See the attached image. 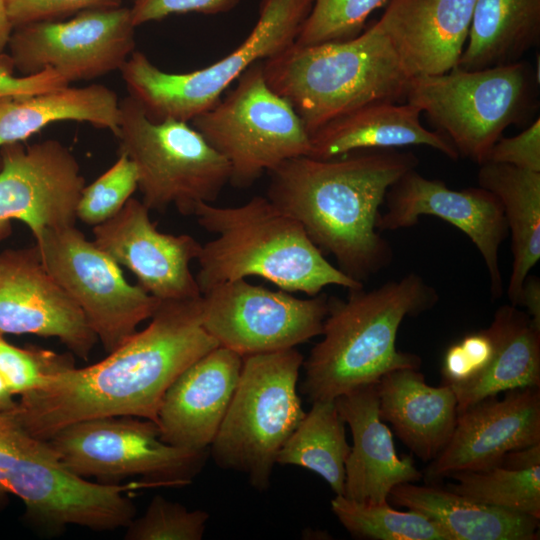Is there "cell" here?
I'll list each match as a JSON object with an SVG mask.
<instances>
[{"label": "cell", "mask_w": 540, "mask_h": 540, "mask_svg": "<svg viewBox=\"0 0 540 540\" xmlns=\"http://www.w3.org/2000/svg\"><path fill=\"white\" fill-rule=\"evenodd\" d=\"M201 297L160 301L148 326L106 358L46 377L6 413L42 440L73 423L100 417L131 416L156 423L170 385L219 346L202 325Z\"/></svg>", "instance_id": "obj_1"}, {"label": "cell", "mask_w": 540, "mask_h": 540, "mask_svg": "<svg viewBox=\"0 0 540 540\" xmlns=\"http://www.w3.org/2000/svg\"><path fill=\"white\" fill-rule=\"evenodd\" d=\"M412 152L355 151L337 158H290L268 174L266 197L295 218L337 268L364 284L389 266L390 243L377 229L389 188L416 169Z\"/></svg>", "instance_id": "obj_2"}, {"label": "cell", "mask_w": 540, "mask_h": 540, "mask_svg": "<svg viewBox=\"0 0 540 540\" xmlns=\"http://www.w3.org/2000/svg\"><path fill=\"white\" fill-rule=\"evenodd\" d=\"M349 293L345 300L329 298L322 339L303 362L301 392L311 403L335 400L393 370L421 366L418 355L396 348V337L406 317L436 305V289L411 272L372 290Z\"/></svg>", "instance_id": "obj_3"}, {"label": "cell", "mask_w": 540, "mask_h": 540, "mask_svg": "<svg viewBox=\"0 0 540 540\" xmlns=\"http://www.w3.org/2000/svg\"><path fill=\"white\" fill-rule=\"evenodd\" d=\"M193 215L205 231L216 235L201 245L196 259L195 277L202 294L220 283L250 276L309 296L330 285L364 287L332 265L302 225L266 196L229 207L199 203Z\"/></svg>", "instance_id": "obj_4"}, {"label": "cell", "mask_w": 540, "mask_h": 540, "mask_svg": "<svg viewBox=\"0 0 540 540\" xmlns=\"http://www.w3.org/2000/svg\"><path fill=\"white\" fill-rule=\"evenodd\" d=\"M262 64L268 85L289 101L309 135L364 104L405 99L411 79L375 23L348 40L293 44Z\"/></svg>", "instance_id": "obj_5"}, {"label": "cell", "mask_w": 540, "mask_h": 540, "mask_svg": "<svg viewBox=\"0 0 540 540\" xmlns=\"http://www.w3.org/2000/svg\"><path fill=\"white\" fill-rule=\"evenodd\" d=\"M152 488L146 481L104 484L70 472L48 440L0 413V501L12 494L27 517L45 528L77 525L96 531L126 528L135 518L127 493Z\"/></svg>", "instance_id": "obj_6"}, {"label": "cell", "mask_w": 540, "mask_h": 540, "mask_svg": "<svg viewBox=\"0 0 540 540\" xmlns=\"http://www.w3.org/2000/svg\"><path fill=\"white\" fill-rule=\"evenodd\" d=\"M304 357L296 349L243 357L232 400L209 451L217 466L270 487L276 457L305 415L297 393Z\"/></svg>", "instance_id": "obj_7"}, {"label": "cell", "mask_w": 540, "mask_h": 540, "mask_svg": "<svg viewBox=\"0 0 540 540\" xmlns=\"http://www.w3.org/2000/svg\"><path fill=\"white\" fill-rule=\"evenodd\" d=\"M314 0H261L259 16L247 38L222 59L188 73L159 69L134 51L120 69L128 95L153 122H190L215 106L231 84L252 65L291 47Z\"/></svg>", "instance_id": "obj_8"}, {"label": "cell", "mask_w": 540, "mask_h": 540, "mask_svg": "<svg viewBox=\"0 0 540 540\" xmlns=\"http://www.w3.org/2000/svg\"><path fill=\"white\" fill-rule=\"evenodd\" d=\"M536 78L523 61L479 70L455 66L413 77L406 102L425 113L459 157L483 164L504 130L531 114Z\"/></svg>", "instance_id": "obj_9"}, {"label": "cell", "mask_w": 540, "mask_h": 540, "mask_svg": "<svg viewBox=\"0 0 540 540\" xmlns=\"http://www.w3.org/2000/svg\"><path fill=\"white\" fill-rule=\"evenodd\" d=\"M119 106V153L134 163L149 210L174 206L182 215H193L199 203L217 199L229 184L230 166L190 122H153L129 95Z\"/></svg>", "instance_id": "obj_10"}, {"label": "cell", "mask_w": 540, "mask_h": 540, "mask_svg": "<svg viewBox=\"0 0 540 540\" xmlns=\"http://www.w3.org/2000/svg\"><path fill=\"white\" fill-rule=\"evenodd\" d=\"M262 62L249 67L215 106L190 121L226 159L229 184L236 188L250 187L282 162L310 151L304 123L268 85Z\"/></svg>", "instance_id": "obj_11"}, {"label": "cell", "mask_w": 540, "mask_h": 540, "mask_svg": "<svg viewBox=\"0 0 540 540\" xmlns=\"http://www.w3.org/2000/svg\"><path fill=\"white\" fill-rule=\"evenodd\" d=\"M48 441L70 472L104 484L140 476L153 487L186 486L210 455L209 449L170 445L160 438L155 422L131 416L73 423Z\"/></svg>", "instance_id": "obj_12"}, {"label": "cell", "mask_w": 540, "mask_h": 540, "mask_svg": "<svg viewBox=\"0 0 540 540\" xmlns=\"http://www.w3.org/2000/svg\"><path fill=\"white\" fill-rule=\"evenodd\" d=\"M35 241L44 267L81 309L108 353L158 307L160 300L131 285L120 265L75 226L46 229Z\"/></svg>", "instance_id": "obj_13"}, {"label": "cell", "mask_w": 540, "mask_h": 540, "mask_svg": "<svg viewBox=\"0 0 540 540\" xmlns=\"http://www.w3.org/2000/svg\"><path fill=\"white\" fill-rule=\"evenodd\" d=\"M329 297L299 298L237 279L202 294L201 321L219 346L242 357L295 348L321 335Z\"/></svg>", "instance_id": "obj_14"}, {"label": "cell", "mask_w": 540, "mask_h": 540, "mask_svg": "<svg viewBox=\"0 0 540 540\" xmlns=\"http://www.w3.org/2000/svg\"><path fill=\"white\" fill-rule=\"evenodd\" d=\"M130 8L84 10L66 21H39L13 29L7 50L22 75L52 69L69 83L120 70L135 51Z\"/></svg>", "instance_id": "obj_15"}, {"label": "cell", "mask_w": 540, "mask_h": 540, "mask_svg": "<svg viewBox=\"0 0 540 540\" xmlns=\"http://www.w3.org/2000/svg\"><path fill=\"white\" fill-rule=\"evenodd\" d=\"M0 155V239L11 219L26 224L35 239L49 228L75 226L85 179L68 147L55 139L20 142L2 146Z\"/></svg>", "instance_id": "obj_16"}, {"label": "cell", "mask_w": 540, "mask_h": 540, "mask_svg": "<svg viewBox=\"0 0 540 540\" xmlns=\"http://www.w3.org/2000/svg\"><path fill=\"white\" fill-rule=\"evenodd\" d=\"M386 212L377 229L394 231L418 223L421 216H436L465 233L481 254L494 299L503 294L499 249L509 236L502 205L482 187L454 190L441 180L429 179L412 169L388 190Z\"/></svg>", "instance_id": "obj_17"}, {"label": "cell", "mask_w": 540, "mask_h": 540, "mask_svg": "<svg viewBox=\"0 0 540 540\" xmlns=\"http://www.w3.org/2000/svg\"><path fill=\"white\" fill-rule=\"evenodd\" d=\"M55 337L86 359L97 336L85 315L44 267L36 246L0 254V336Z\"/></svg>", "instance_id": "obj_18"}, {"label": "cell", "mask_w": 540, "mask_h": 540, "mask_svg": "<svg viewBox=\"0 0 540 540\" xmlns=\"http://www.w3.org/2000/svg\"><path fill=\"white\" fill-rule=\"evenodd\" d=\"M149 211L131 197L114 217L93 227V242L158 300L200 297L190 264L202 244L191 235L160 232Z\"/></svg>", "instance_id": "obj_19"}, {"label": "cell", "mask_w": 540, "mask_h": 540, "mask_svg": "<svg viewBox=\"0 0 540 540\" xmlns=\"http://www.w3.org/2000/svg\"><path fill=\"white\" fill-rule=\"evenodd\" d=\"M540 443V389L507 391L488 397L457 416L453 434L432 460L426 476L432 481L460 471L497 465L507 453Z\"/></svg>", "instance_id": "obj_20"}, {"label": "cell", "mask_w": 540, "mask_h": 540, "mask_svg": "<svg viewBox=\"0 0 540 540\" xmlns=\"http://www.w3.org/2000/svg\"><path fill=\"white\" fill-rule=\"evenodd\" d=\"M243 357L218 346L187 367L161 403L160 438L173 446L209 449L235 392Z\"/></svg>", "instance_id": "obj_21"}, {"label": "cell", "mask_w": 540, "mask_h": 540, "mask_svg": "<svg viewBox=\"0 0 540 540\" xmlns=\"http://www.w3.org/2000/svg\"><path fill=\"white\" fill-rule=\"evenodd\" d=\"M476 0H388L375 22L410 78L457 66Z\"/></svg>", "instance_id": "obj_22"}, {"label": "cell", "mask_w": 540, "mask_h": 540, "mask_svg": "<svg viewBox=\"0 0 540 540\" xmlns=\"http://www.w3.org/2000/svg\"><path fill=\"white\" fill-rule=\"evenodd\" d=\"M334 401L353 438L342 496L362 503H386L393 487L423 477L411 456L400 458L396 453L391 431L379 416L377 383L360 386Z\"/></svg>", "instance_id": "obj_23"}, {"label": "cell", "mask_w": 540, "mask_h": 540, "mask_svg": "<svg viewBox=\"0 0 540 540\" xmlns=\"http://www.w3.org/2000/svg\"><path fill=\"white\" fill-rule=\"evenodd\" d=\"M421 112L410 103L373 101L326 123L310 135L308 156L337 158L355 151L428 146L451 160L459 155L440 132L425 128Z\"/></svg>", "instance_id": "obj_24"}, {"label": "cell", "mask_w": 540, "mask_h": 540, "mask_svg": "<svg viewBox=\"0 0 540 540\" xmlns=\"http://www.w3.org/2000/svg\"><path fill=\"white\" fill-rule=\"evenodd\" d=\"M379 416L422 461L434 460L450 440L457 399L449 385L433 387L413 368L393 370L377 382Z\"/></svg>", "instance_id": "obj_25"}, {"label": "cell", "mask_w": 540, "mask_h": 540, "mask_svg": "<svg viewBox=\"0 0 540 540\" xmlns=\"http://www.w3.org/2000/svg\"><path fill=\"white\" fill-rule=\"evenodd\" d=\"M389 497L398 506L423 514L442 526L452 540H536L539 519L474 502L446 487L402 483Z\"/></svg>", "instance_id": "obj_26"}, {"label": "cell", "mask_w": 540, "mask_h": 540, "mask_svg": "<svg viewBox=\"0 0 540 540\" xmlns=\"http://www.w3.org/2000/svg\"><path fill=\"white\" fill-rule=\"evenodd\" d=\"M119 103L117 94L101 84L67 85L29 96L0 97V147L20 143L59 121L89 123L116 137Z\"/></svg>", "instance_id": "obj_27"}, {"label": "cell", "mask_w": 540, "mask_h": 540, "mask_svg": "<svg viewBox=\"0 0 540 540\" xmlns=\"http://www.w3.org/2000/svg\"><path fill=\"white\" fill-rule=\"evenodd\" d=\"M495 342L487 367L468 383L451 386L458 414L501 392L540 387V328L517 306L499 307L488 327Z\"/></svg>", "instance_id": "obj_28"}, {"label": "cell", "mask_w": 540, "mask_h": 540, "mask_svg": "<svg viewBox=\"0 0 540 540\" xmlns=\"http://www.w3.org/2000/svg\"><path fill=\"white\" fill-rule=\"evenodd\" d=\"M477 178L503 208L513 256L507 296L517 306L524 280L540 259V172L484 162Z\"/></svg>", "instance_id": "obj_29"}, {"label": "cell", "mask_w": 540, "mask_h": 540, "mask_svg": "<svg viewBox=\"0 0 540 540\" xmlns=\"http://www.w3.org/2000/svg\"><path fill=\"white\" fill-rule=\"evenodd\" d=\"M540 41V0H476L457 66L479 70L521 61Z\"/></svg>", "instance_id": "obj_30"}, {"label": "cell", "mask_w": 540, "mask_h": 540, "mask_svg": "<svg viewBox=\"0 0 540 540\" xmlns=\"http://www.w3.org/2000/svg\"><path fill=\"white\" fill-rule=\"evenodd\" d=\"M350 450L335 401H315L279 450L276 464L306 468L321 476L335 495H343Z\"/></svg>", "instance_id": "obj_31"}, {"label": "cell", "mask_w": 540, "mask_h": 540, "mask_svg": "<svg viewBox=\"0 0 540 540\" xmlns=\"http://www.w3.org/2000/svg\"><path fill=\"white\" fill-rule=\"evenodd\" d=\"M331 509L343 527L357 539L452 540L438 523L418 512H402L386 503H362L336 495Z\"/></svg>", "instance_id": "obj_32"}, {"label": "cell", "mask_w": 540, "mask_h": 540, "mask_svg": "<svg viewBox=\"0 0 540 540\" xmlns=\"http://www.w3.org/2000/svg\"><path fill=\"white\" fill-rule=\"evenodd\" d=\"M446 488L474 502L523 513L540 520V465L511 469L499 465L460 471Z\"/></svg>", "instance_id": "obj_33"}, {"label": "cell", "mask_w": 540, "mask_h": 540, "mask_svg": "<svg viewBox=\"0 0 540 540\" xmlns=\"http://www.w3.org/2000/svg\"><path fill=\"white\" fill-rule=\"evenodd\" d=\"M388 0H314L296 46L344 41L359 35L369 15Z\"/></svg>", "instance_id": "obj_34"}, {"label": "cell", "mask_w": 540, "mask_h": 540, "mask_svg": "<svg viewBox=\"0 0 540 540\" xmlns=\"http://www.w3.org/2000/svg\"><path fill=\"white\" fill-rule=\"evenodd\" d=\"M208 512L188 510L184 505L156 495L144 514L126 527V540H200L209 520Z\"/></svg>", "instance_id": "obj_35"}, {"label": "cell", "mask_w": 540, "mask_h": 540, "mask_svg": "<svg viewBox=\"0 0 540 540\" xmlns=\"http://www.w3.org/2000/svg\"><path fill=\"white\" fill-rule=\"evenodd\" d=\"M138 188L134 163L119 153L114 164L89 185L77 205V219L97 226L114 217Z\"/></svg>", "instance_id": "obj_36"}, {"label": "cell", "mask_w": 540, "mask_h": 540, "mask_svg": "<svg viewBox=\"0 0 540 540\" xmlns=\"http://www.w3.org/2000/svg\"><path fill=\"white\" fill-rule=\"evenodd\" d=\"M73 365L70 355L19 348L0 336V374L14 395L21 396L38 388L46 377Z\"/></svg>", "instance_id": "obj_37"}, {"label": "cell", "mask_w": 540, "mask_h": 540, "mask_svg": "<svg viewBox=\"0 0 540 540\" xmlns=\"http://www.w3.org/2000/svg\"><path fill=\"white\" fill-rule=\"evenodd\" d=\"M494 352L495 342L489 328L464 336L444 355L442 384L457 386L470 382L487 367Z\"/></svg>", "instance_id": "obj_38"}, {"label": "cell", "mask_w": 540, "mask_h": 540, "mask_svg": "<svg viewBox=\"0 0 540 540\" xmlns=\"http://www.w3.org/2000/svg\"><path fill=\"white\" fill-rule=\"evenodd\" d=\"M122 0H5L13 28L51 21L89 9L121 6Z\"/></svg>", "instance_id": "obj_39"}, {"label": "cell", "mask_w": 540, "mask_h": 540, "mask_svg": "<svg viewBox=\"0 0 540 540\" xmlns=\"http://www.w3.org/2000/svg\"><path fill=\"white\" fill-rule=\"evenodd\" d=\"M241 0H134L130 8L135 27L174 14L215 15L234 9Z\"/></svg>", "instance_id": "obj_40"}, {"label": "cell", "mask_w": 540, "mask_h": 540, "mask_svg": "<svg viewBox=\"0 0 540 540\" xmlns=\"http://www.w3.org/2000/svg\"><path fill=\"white\" fill-rule=\"evenodd\" d=\"M485 162L503 163L540 172V119L521 133L501 137L491 148Z\"/></svg>", "instance_id": "obj_41"}, {"label": "cell", "mask_w": 540, "mask_h": 540, "mask_svg": "<svg viewBox=\"0 0 540 540\" xmlns=\"http://www.w3.org/2000/svg\"><path fill=\"white\" fill-rule=\"evenodd\" d=\"M12 71V68L0 66V97L29 96L70 84L63 76L52 69L22 76L13 75Z\"/></svg>", "instance_id": "obj_42"}, {"label": "cell", "mask_w": 540, "mask_h": 540, "mask_svg": "<svg viewBox=\"0 0 540 540\" xmlns=\"http://www.w3.org/2000/svg\"><path fill=\"white\" fill-rule=\"evenodd\" d=\"M517 306H523L532 322L540 328V280L527 276L522 285Z\"/></svg>", "instance_id": "obj_43"}, {"label": "cell", "mask_w": 540, "mask_h": 540, "mask_svg": "<svg viewBox=\"0 0 540 540\" xmlns=\"http://www.w3.org/2000/svg\"><path fill=\"white\" fill-rule=\"evenodd\" d=\"M497 465L511 469H524L540 465V443L507 453Z\"/></svg>", "instance_id": "obj_44"}, {"label": "cell", "mask_w": 540, "mask_h": 540, "mask_svg": "<svg viewBox=\"0 0 540 540\" xmlns=\"http://www.w3.org/2000/svg\"><path fill=\"white\" fill-rule=\"evenodd\" d=\"M13 29L7 13L5 0H0V66L12 69L14 68L6 51Z\"/></svg>", "instance_id": "obj_45"}, {"label": "cell", "mask_w": 540, "mask_h": 540, "mask_svg": "<svg viewBox=\"0 0 540 540\" xmlns=\"http://www.w3.org/2000/svg\"><path fill=\"white\" fill-rule=\"evenodd\" d=\"M14 394L9 389L4 378L0 374V413H6L14 409L17 402L14 400Z\"/></svg>", "instance_id": "obj_46"}, {"label": "cell", "mask_w": 540, "mask_h": 540, "mask_svg": "<svg viewBox=\"0 0 540 540\" xmlns=\"http://www.w3.org/2000/svg\"><path fill=\"white\" fill-rule=\"evenodd\" d=\"M132 1H134V0H132Z\"/></svg>", "instance_id": "obj_47"}]
</instances>
